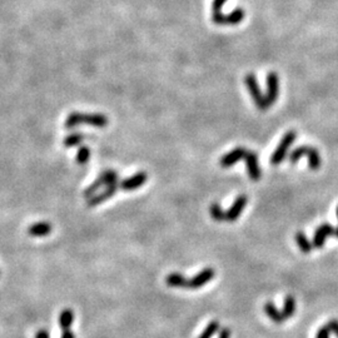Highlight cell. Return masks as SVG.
Returning <instances> with one entry per match:
<instances>
[{"label":"cell","mask_w":338,"mask_h":338,"mask_svg":"<svg viewBox=\"0 0 338 338\" xmlns=\"http://www.w3.org/2000/svg\"><path fill=\"white\" fill-rule=\"evenodd\" d=\"M302 155H307V159H308V166L309 169L312 170H318L321 168V164H322V159H321L320 153L316 148L313 147H308V146H302L300 148H296L294 150H292L291 155H289V161H291L292 164H296Z\"/></svg>","instance_id":"obj_1"},{"label":"cell","mask_w":338,"mask_h":338,"mask_svg":"<svg viewBox=\"0 0 338 338\" xmlns=\"http://www.w3.org/2000/svg\"><path fill=\"white\" fill-rule=\"evenodd\" d=\"M244 83H246L247 89H248L249 94H251L252 99H253L255 107L260 110H267L268 109V104H267L266 95L263 94L262 90H261L260 85L257 83V79H255L254 74H247L244 78Z\"/></svg>","instance_id":"obj_2"},{"label":"cell","mask_w":338,"mask_h":338,"mask_svg":"<svg viewBox=\"0 0 338 338\" xmlns=\"http://www.w3.org/2000/svg\"><path fill=\"white\" fill-rule=\"evenodd\" d=\"M296 138H297V133L294 132V130H289V132H287L286 134L283 135L282 141L280 142V144H278V147L275 148L273 154H272L271 157V163L273 164V166H278V164H281L283 161H285L287 152H288V148L294 143Z\"/></svg>","instance_id":"obj_3"},{"label":"cell","mask_w":338,"mask_h":338,"mask_svg":"<svg viewBox=\"0 0 338 338\" xmlns=\"http://www.w3.org/2000/svg\"><path fill=\"white\" fill-rule=\"evenodd\" d=\"M82 123H88V124H92V126L103 128L108 124V119H107V116L101 115V114H92V115L72 114L69 118H68L65 126H67V128H73Z\"/></svg>","instance_id":"obj_4"},{"label":"cell","mask_w":338,"mask_h":338,"mask_svg":"<svg viewBox=\"0 0 338 338\" xmlns=\"http://www.w3.org/2000/svg\"><path fill=\"white\" fill-rule=\"evenodd\" d=\"M116 182H118V174H116L114 170H106V172H104L103 174H102L101 177H99L98 180L89 187V188L85 190L84 193L85 197H89V195L94 194L101 187L113 186V184H116Z\"/></svg>","instance_id":"obj_5"},{"label":"cell","mask_w":338,"mask_h":338,"mask_svg":"<svg viewBox=\"0 0 338 338\" xmlns=\"http://www.w3.org/2000/svg\"><path fill=\"white\" fill-rule=\"evenodd\" d=\"M278 93H280V81H278V75L272 72L267 75L266 101L268 107H272L275 103L278 98Z\"/></svg>","instance_id":"obj_6"},{"label":"cell","mask_w":338,"mask_h":338,"mask_svg":"<svg viewBox=\"0 0 338 338\" xmlns=\"http://www.w3.org/2000/svg\"><path fill=\"white\" fill-rule=\"evenodd\" d=\"M213 277H214V269L211 268V267L204 268L203 271L200 272V273L195 274L194 277L187 281V288L188 289L201 288V287L207 285L209 281H212Z\"/></svg>","instance_id":"obj_7"},{"label":"cell","mask_w":338,"mask_h":338,"mask_svg":"<svg viewBox=\"0 0 338 338\" xmlns=\"http://www.w3.org/2000/svg\"><path fill=\"white\" fill-rule=\"evenodd\" d=\"M243 159L246 161L247 173H248L249 178L254 182L260 181L261 177H262V170H261L260 164H258L257 154H255L254 152H248V150H247Z\"/></svg>","instance_id":"obj_8"},{"label":"cell","mask_w":338,"mask_h":338,"mask_svg":"<svg viewBox=\"0 0 338 338\" xmlns=\"http://www.w3.org/2000/svg\"><path fill=\"white\" fill-rule=\"evenodd\" d=\"M334 233H336V229H334L333 226H331V224L328 223H323L321 224L320 227H317L316 232H314V235H313V247H316V248H322L323 246H325V242H326V238L328 237V235H333Z\"/></svg>","instance_id":"obj_9"},{"label":"cell","mask_w":338,"mask_h":338,"mask_svg":"<svg viewBox=\"0 0 338 338\" xmlns=\"http://www.w3.org/2000/svg\"><path fill=\"white\" fill-rule=\"evenodd\" d=\"M247 206V195H238L235 198L234 203L232 204L231 208L226 212V221L227 222H235L241 214H242L243 209Z\"/></svg>","instance_id":"obj_10"},{"label":"cell","mask_w":338,"mask_h":338,"mask_svg":"<svg viewBox=\"0 0 338 338\" xmlns=\"http://www.w3.org/2000/svg\"><path fill=\"white\" fill-rule=\"evenodd\" d=\"M246 153L247 149L244 148V147H237V148H234L229 153H227L226 155H223V157L221 158L220 164L223 167V168H229V167L234 166L237 162H240L241 159H243Z\"/></svg>","instance_id":"obj_11"},{"label":"cell","mask_w":338,"mask_h":338,"mask_svg":"<svg viewBox=\"0 0 338 338\" xmlns=\"http://www.w3.org/2000/svg\"><path fill=\"white\" fill-rule=\"evenodd\" d=\"M147 182V173L139 172L137 174H134L133 177L127 178V180L122 181L119 187L123 190H134L138 189L139 187L143 186Z\"/></svg>","instance_id":"obj_12"},{"label":"cell","mask_w":338,"mask_h":338,"mask_svg":"<svg viewBox=\"0 0 338 338\" xmlns=\"http://www.w3.org/2000/svg\"><path fill=\"white\" fill-rule=\"evenodd\" d=\"M264 312H266L267 316L271 318L274 323H283L286 321V318L283 317L282 312H281L272 302H267L266 305H264Z\"/></svg>","instance_id":"obj_13"},{"label":"cell","mask_w":338,"mask_h":338,"mask_svg":"<svg viewBox=\"0 0 338 338\" xmlns=\"http://www.w3.org/2000/svg\"><path fill=\"white\" fill-rule=\"evenodd\" d=\"M118 187H119L118 184H113V186L108 187V188L106 190H104V192L102 193V194L96 195V197H94V198H90L89 206L94 207V206H96V204H101V203H103L104 201L109 200V198L112 197V195L115 194V192H116V190H118Z\"/></svg>","instance_id":"obj_14"},{"label":"cell","mask_w":338,"mask_h":338,"mask_svg":"<svg viewBox=\"0 0 338 338\" xmlns=\"http://www.w3.org/2000/svg\"><path fill=\"white\" fill-rule=\"evenodd\" d=\"M244 15H246L244 10L241 9V8H237V9L233 10L232 13L227 14V15H226V14H224L222 25H226V24H228V25L240 24V23L243 22Z\"/></svg>","instance_id":"obj_15"},{"label":"cell","mask_w":338,"mask_h":338,"mask_svg":"<svg viewBox=\"0 0 338 338\" xmlns=\"http://www.w3.org/2000/svg\"><path fill=\"white\" fill-rule=\"evenodd\" d=\"M294 238H296V243L298 248L301 249V252H303V253H311L312 249H313V244L309 242V240L307 238L305 233L297 232Z\"/></svg>","instance_id":"obj_16"},{"label":"cell","mask_w":338,"mask_h":338,"mask_svg":"<svg viewBox=\"0 0 338 338\" xmlns=\"http://www.w3.org/2000/svg\"><path fill=\"white\" fill-rule=\"evenodd\" d=\"M187 278L181 273H170L166 277V283L170 287L177 288H187Z\"/></svg>","instance_id":"obj_17"},{"label":"cell","mask_w":338,"mask_h":338,"mask_svg":"<svg viewBox=\"0 0 338 338\" xmlns=\"http://www.w3.org/2000/svg\"><path fill=\"white\" fill-rule=\"evenodd\" d=\"M29 234L34 235V237H43V235H47L52 232V226L49 223L41 222L34 224L29 228Z\"/></svg>","instance_id":"obj_18"},{"label":"cell","mask_w":338,"mask_h":338,"mask_svg":"<svg viewBox=\"0 0 338 338\" xmlns=\"http://www.w3.org/2000/svg\"><path fill=\"white\" fill-rule=\"evenodd\" d=\"M296 312V301H294L293 296H287L285 300V305H283L282 314L286 320L291 318Z\"/></svg>","instance_id":"obj_19"},{"label":"cell","mask_w":338,"mask_h":338,"mask_svg":"<svg viewBox=\"0 0 338 338\" xmlns=\"http://www.w3.org/2000/svg\"><path fill=\"white\" fill-rule=\"evenodd\" d=\"M73 321H74V313H73L70 309H64V311L62 312L61 317H59V323H61L62 329L70 328Z\"/></svg>","instance_id":"obj_20"},{"label":"cell","mask_w":338,"mask_h":338,"mask_svg":"<svg viewBox=\"0 0 338 338\" xmlns=\"http://www.w3.org/2000/svg\"><path fill=\"white\" fill-rule=\"evenodd\" d=\"M209 212H211L212 218L217 222H222V221H226V212L223 211L222 207L220 206L218 203H213L209 207Z\"/></svg>","instance_id":"obj_21"},{"label":"cell","mask_w":338,"mask_h":338,"mask_svg":"<svg viewBox=\"0 0 338 338\" xmlns=\"http://www.w3.org/2000/svg\"><path fill=\"white\" fill-rule=\"evenodd\" d=\"M218 329H220V323L217 321H212L211 323H208L207 328L202 332L201 336L198 338H212Z\"/></svg>","instance_id":"obj_22"},{"label":"cell","mask_w":338,"mask_h":338,"mask_svg":"<svg viewBox=\"0 0 338 338\" xmlns=\"http://www.w3.org/2000/svg\"><path fill=\"white\" fill-rule=\"evenodd\" d=\"M227 0H213L212 4V16L213 15H220L222 14V8L226 4Z\"/></svg>","instance_id":"obj_23"},{"label":"cell","mask_w":338,"mask_h":338,"mask_svg":"<svg viewBox=\"0 0 338 338\" xmlns=\"http://www.w3.org/2000/svg\"><path fill=\"white\" fill-rule=\"evenodd\" d=\"M82 141H83V135L73 134V135H70V137H68L67 139H65L64 144L67 147H73V146H75V144L81 143Z\"/></svg>","instance_id":"obj_24"},{"label":"cell","mask_w":338,"mask_h":338,"mask_svg":"<svg viewBox=\"0 0 338 338\" xmlns=\"http://www.w3.org/2000/svg\"><path fill=\"white\" fill-rule=\"evenodd\" d=\"M90 158V149L87 147H82L78 153V162L79 163H87L88 159Z\"/></svg>","instance_id":"obj_25"},{"label":"cell","mask_w":338,"mask_h":338,"mask_svg":"<svg viewBox=\"0 0 338 338\" xmlns=\"http://www.w3.org/2000/svg\"><path fill=\"white\" fill-rule=\"evenodd\" d=\"M326 326H327L329 331L333 332V333L336 334V337L338 338V321L337 320H331Z\"/></svg>","instance_id":"obj_26"},{"label":"cell","mask_w":338,"mask_h":338,"mask_svg":"<svg viewBox=\"0 0 338 338\" xmlns=\"http://www.w3.org/2000/svg\"><path fill=\"white\" fill-rule=\"evenodd\" d=\"M329 332L331 331H329L327 326H323V327L318 329L316 338H329Z\"/></svg>","instance_id":"obj_27"},{"label":"cell","mask_w":338,"mask_h":338,"mask_svg":"<svg viewBox=\"0 0 338 338\" xmlns=\"http://www.w3.org/2000/svg\"><path fill=\"white\" fill-rule=\"evenodd\" d=\"M218 338H231V329L227 328V327L221 329L220 337Z\"/></svg>","instance_id":"obj_28"},{"label":"cell","mask_w":338,"mask_h":338,"mask_svg":"<svg viewBox=\"0 0 338 338\" xmlns=\"http://www.w3.org/2000/svg\"><path fill=\"white\" fill-rule=\"evenodd\" d=\"M62 338H74V333L70 331V328H65L63 329V336Z\"/></svg>","instance_id":"obj_29"},{"label":"cell","mask_w":338,"mask_h":338,"mask_svg":"<svg viewBox=\"0 0 338 338\" xmlns=\"http://www.w3.org/2000/svg\"><path fill=\"white\" fill-rule=\"evenodd\" d=\"M35 338H49V333H48V331H45V329H42V331H39L38 333H36Z\"/></svg>","instance_id":"obj_30"},{"label":"cell","mask_w":338,"mask_h":338,"mask_svg":"<svg viewBox=\"0 0 338 338\" xmlns=\"http://www.w3.org/2000/svg\"><path fill=\"white\" fill-rule=\"evenodd\" d=\"M334 234H336V237L338 238V227L336 228V233H334Z\"/></svg>","instance_id":"obj_31"},{"label":"cell","mask_w":338,"mask_h":338,"mask_svg":"<svg viewBox=\"0 0 338 338\" xmlns=\"http://www.w3.org/2000/svg\"><path fill=\"white\" fill-rule=\"evenodd\" d=\"M337 218H338V207H337Z\"/></svg>","instance_id":"obj_32"}]
</instances>
